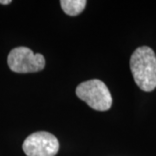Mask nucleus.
I'll return each instance as SVG.
<instances>
[{
	"label": "nucleus",
	"mask_w": 156,
	"mask_h": 156,
	"mask_svg": "<svg viewBox=\"0 0 156 156\" xmlns=\"http://www.w3.org/2000/svg\"><path fill=\"white\" fill-rule=\"evenodd\" d=\"M78 98L98 111L108 110L112 106V96L106 84L93 79L80 83L76 90Z\"/></svg>",
	"instance_id": "obj_2"
},
{
	"label": "nucleus",
	"mask_w": 156,
	"mask_h": 156,
	"mask_svg": "<svg viewBox=\"0 0 156 156\" xmlns=\"http://www.w3.org/2000/svg\"><path fill=\"white\" fill-rule=\"evenodd\" d=\"M60 4H61L62 11L67 15L75 17L83 11L87 4V1L85 0H61Z\"/></svg>",
	"instance_id": "obj_5"
},
{
	"label": "nucleus",
	"mask_w": 156,
	"mask_h": 156,
	"mask_svg": "<svg viewBox=\"0 0 156 156\" xmlns=\"http://www.w3.org/2000/svg\"><path fill=\"white\" fill-rule=\"evenodd\" d=\"M11 3V0H0V4L1 5H9Z\"/></svg>",
	"instance_id": "obj_6"
},
{
	"label": "nucleus",
	"mask_w": 156,
	"mask_h": 156,
	"mask_svg": "<svg viewBox=\"0 0 156 156\" xmlns=\"http://www.w3.org/2000/svg\"><path fill=\"white\" fill-rule=\"evenodd\" d=\"M23 150L27 156H55L59 150V141L52 134L40 131L25 139Z\"/></svg>",
	"instance_id": "obj_4"
},
{
	"label": "nucleus",
	"mask_w": 156,
	"mask_h": 156,
	"mask_svg": "<svg viewBox=\"0 0 156 156\" xmlns=\"http://www.w3.org/2000/svg\"><path fill=\"white\" fill-rule=\"evenodd\" d=\"M8 65L13 72L34 73L45 67V58L42 54H35L27 47H17L8 55Z\"/></svg>",
	"instance_id": "obj_3"
},
{
	"label": "nucleus",
	"mask_w": 156,
	"mask_h": 156,
	"mask_svg": "<svg viewBox=\"0 0 156 156\" xmlns=\"http://www.w3.org/2000/svg\"><path fill=\"white\" fill-rule=\"evenodd\" d=\"M130 69L135 83L145 92L156 88V56L147 46H141L134 50L130 58Z\"/></svg>",
	"instance_id": "obj_1"
}]
</instances>
